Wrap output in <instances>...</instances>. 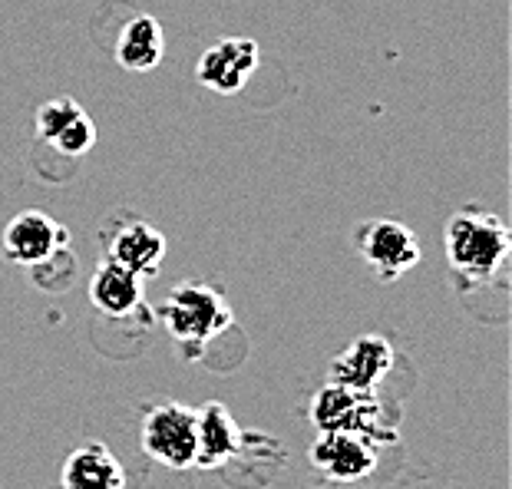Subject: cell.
<instances>
[{
	"mask_svg": "<svg viewBox=\"0 0 512 489\" xmlns=\"http://www.w3.org/2000/svg\"><path fill=\"white\" fill-rule=\"evenodd\" d=\"M443 252L453 278L463 288L493 285L506 268L512 235L506 222L483 205H460L443 228Z\"/></svg>",
	"mask_w": 512,
	"mask_h": 489,
	"instance_id": "obj_1",
	"label": "cell"
},
{
	"mask_svg": "<svg viewBox=\"0 0 512 489\" xmlns=\"http://www.w3.org/2000/svg\"><path fill=\"white\" fill-rule=\"evenodd\" d=\"M159 321L166 324L169 338L176 341L185 354H199L205 344L232 328V308H228L225 288L215 281L189 278L179 281L169 291V298L159 304Z\"/></svg>",
	"mask_w": 512,
	"mask_h": 489,
	"instance_id": "obj_2",
	"label": "cell"
},
{
	"mask_svg": "<svg viewBox=\"0 0 512 489\" xmlns=\"http://www.w3.org/2000/svg\"><path fill=\"white\" fill-rule=\"evenodd\" d=\"M100 245H103V258H110V262L136 271L143 278L156 275L169 252V238L156 225H149L129 209L106 215V222L100 228Z\"/></svg>",
	"mask_w": 512,
	"mask_h": 489,
	"instance_id": "obj_3",
	"label": "cell"
},
{
	"mask_svg": "<svg viewBox=\"0 0 512 489\" xmlns=\"http://www.w3.org/2000/svg\"><path fill=\"white\" fill-rule=\"evenodd\" d=\"M354 248L380 281H397L420 265V238L397 219H364L354 228Z\"/></svg>",
	"mask_w": 512,
	"mask_h": 489,
	"instance_id": "obj_4",
	"label": "cell"
},
{
	"mask_svg": "<svg viewBox=\"0 0 512 489\" xmlns=\"http://www.w3.org/2000/svg\"><path fill=\"white\" fill-rule=\"evenodd\" d=\"M380 414H384V407H380V400L374 394H357V390L334 384V380H328V384L311 397V407H308V417L314 427H318V433L354 430V433H364V437L374 443L397 440V430H384Z\"/></svg>",
	"mask_w": 512,
	"mask_h": 489,
	"instance_id": "obj_5",
	"label": "cell"
},
{
	"mask_svg": "<svg viewBox=\"0 0 512 489\" xmlns=\"http://www.w3.org/2000/svg\"><path fill=\"white\" fill-rule=\"evenodd\" d=\"M139 443L152 463L166 470H192L195 466V407L166 400L146 410Z\"/></svg>",
	"mask_w": 512,
	"mask_h": 489,
	"instance_id": "obj_6",
	"label": "cell"
},
{
	"mask_svg": "<svg viewBox=\"0 0 512 489\" xmlns=\"http://www.w3.org/2000/svg\"><path fill=\"white\" fill-rule=\"evenodd\" d=\"M67 245H70L67 225H60L53 215L40 209H27L14 215L4 228V238H0V252L17 268H34L37 262H43V258H50L53 252H60Z\"/></svg>",
	"mask_w": 512,
	"mask_h": 489,
	"instance_id": "obj_7",
	"label": "cell"
},
{
	"mask_svg": "<svg viewBox=\"0 0 512 489\" xmlns=\"http://www.w3.org/2000/svg\"><path fill=\"white\" fill-rule=\"evenodd\" d=\"M311 463L334 483L367 480L377 470V443L354 430H324L311 443Z\"/></svg>",
	"mask_w": 512,
	"mask_h": 489,
	"instance_id": "obj_8",
	"label": "cell"
},
{
	"mask_svg": "<svg viewBox=\"0 0 512 489\" xmlns=\"http://www.w3.org/2000/svg\"><path fill=\"white\" fill-rule=\"evenodd\" d=\"M37 136L63 159H80L96 146V123L70 96H57L37 106Z\"/></svg>",
	"mask_w": 512,
	"mask_h": 489,
	"instance_id": "obj_9",
	"label": "cell"
},
{
	"mask_svg": "<svg viewBox=\"0 0 512 489\" xmlns=\"http://www.w3.org/2000/svg\"><path fill=\"white\" fill-rule=\"evenodd\" d=\"M258 43L252 37H222L199 57L195 80L219 96H235L245 90L248 76L258 70Z\"/></svg>",
	"mask_w": 512,
	"mask_h": 489,
	"instance_id": "obj_10",
	"label": "cell"
},
{
	"mask_svg": "<svg viewBox=\"0 0 512 489\" xmlns=\"http://www.w3.org/2000/svg\"><path fill=\"white\" fill-rule=\"evenodd\" d=\"M390 367H394V347L380 334H361L334 357L328 374L334 384H344L357 394H377L384 384Z\"/></svg>",
	"mask_w": 512,
	"mask_h": 489,
	"instance_id": "obj_11",
	"label": "cell"
},
{
	"mask_svg": "<svg viewBox=\"0 0 512 489\" xmlns=\"http://www.w3.org/2000/svg\"><path fill=\"white\" fill-rule=\"evenodd\" d=\"M242 453V427L219 400L195 407V466L199 470H222Z\"/></svg>",
	"mask_w": 512,
	"mask_h": 489,
	"instance_id": "obj_12",
	"label": "cell"
},
{
	"mask_svg": "<svg viewBox=\"0 0 512 489\" xmlns=\"http://www.w3.org/2000/svg\"><path fill=\"white\" fill-rule=\"evenodd\" d=\"M90 304L103 318H129L146 308V278L110 258H100L90 275Z\"/></svg>",
	"mask_w": 512,
	"mask_h": 489,
	"instance_id": "obj_13",
	"label": "cell"
},
{
	"mask_svg": "<svg viewBox=\"0 0 512 489\" xmlns=\"http://www.w3.org/2000/svg\"><path fill=\"white\" fill-rule=\"evenodd\" d=\"M60 486L63 489H123L126 470L116 460V453L106 443H83L70 450V456L60 466Z\"/></svg>",
	"mask_w": 512,
	"mask_h": 489,
	"instance_id": "obj_14",
	"label": "cell"
},
{
	"mask_svg": "<svg viewBox=\"0 0 512 489\" xmlns=\"http://www.w3.org/2000/svg\"><path fill=\"white\" fill-rule=\"evenodd\" d=\"M166 53V34L162 24L149 14H133L123 27L116 30L113 57L129 73H149L162 63Z\"/></svg>",
	"mask_w": 512,
	"mask_h": 489,
	"instance_id": "obj_15",
	"label": "cell"
},
{
	"mask_svg": "<svg viewBox=\"0 0 512 489\" xmlns=\"http://www.w3.org/2000/svg\"><path fill=\"white\" fill-rule=\"evenodd\" d=\"M27 271H30V281H34L40 291H47V295H63V291H70L73 281L80 278V258H76L67 245Z\"/></svg>",
	"mask_w": 512,
	"mask_h": 489,
	"instance_id": "obj_16",
	"label": "cell"
}]
</instances>
